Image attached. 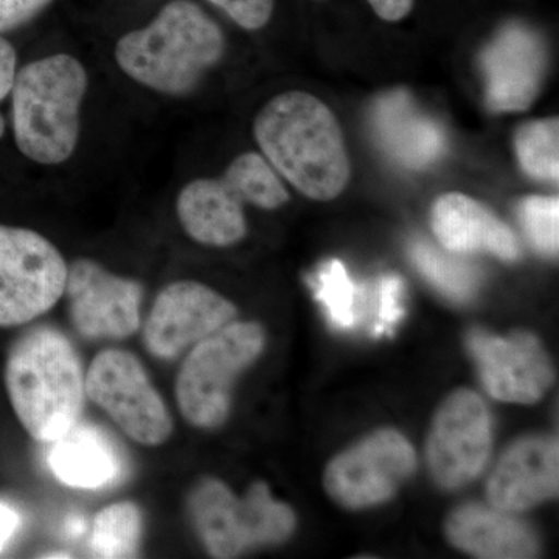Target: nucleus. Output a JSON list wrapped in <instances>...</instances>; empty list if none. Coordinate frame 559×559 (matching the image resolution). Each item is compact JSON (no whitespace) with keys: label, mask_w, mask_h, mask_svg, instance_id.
<instances>
[{"label":"nucleus","mask_w":559,"mask_h":559,"mask_svg":"<svg viewBox=\"0 0 559 559\" xmlns=\"http://www.w3.org/2000/svg\"><path fill=\"white\" fill-rule=\"evenodd\" d=\"M380 20L400 22L409 16L415 0H367Z\"/></svg>","instance_id":"nucleus-31"},{"label":"nucleus","mask_w":559,"mask_h":559,"mask_svg":"<svg viewBox=\"0 0 559 559\" xmlns=\"http://www.w3.org/2000/svg\"><path fill=\"white\" fill-rule=\"evenodd\" d=\"M242 204L275 210L289 201V193L275 168L263 154L248 151L235 157L221 176Z\"/></svg>","instance_id":"nucleus-22"},{"label":"nucleus","mask_w":559,"mask_h":559,"mask_svg":"<svg viewBox=\"0 0 559 559\" xmlns=\"http://www.w3.org/2000/svg\"><path fill=\"white\" fill-rule=\"evenodd\" d=\"M68 272V261L49 238L0 224V329L49 312L64 296Z\"/></svg>","instance_id":"nucleus-7"},{"label":"nucleus","mask_w":559,"mask_h":559,"mask_svg":"<svg viewBox=\"0 0 559 559\" xmlns=\"http://www.w3.org/2000/svg\"><path fill=\"white\" fill-rule=\"evenodd\" d=\"M49 463L58 480L81 489L108 487L123 469L112 441L100 429L80 423L53 441Z\"/></svg>","instance_id":"nucleus-20"},{"label":"nucleus","mask_w":559,"mask_h":559,"mask_svg":"<svg viewBox=\"0 0 559 559\" xmlns=\"http://www.w3.org/2000/svg\"><path fill=\"white\" fill-rule=\"evenodd\" d=\"M520 219L533 248L543 255H558V197L525 198L520 204Z\"/></svg>","instance_id":"nucleus-26"},{"label":"nucleus","mask_w":559,"mask_h":559,"mask_svg":"<svg viewBox=\"0 0 559 559\" xmlns=\"http://www.w3.org/2000/svg\"><path fill=\"white\" fill-rule=\"evenodd\" d=\"M226 53L218 22L193 0L165 3L150 24L124 33L114 58L128 79L167 97H187Z\"/></svg>","instance_id":"nucleus-2"},{"label":"nucleus","mask_w":559,"mask_h":559,"mask_svg":"<svg viewBox=\"0 0 559 559\" xmlns=\"http://www.w3.org/2000/svg\"><path fill=\"white\" fill-rule=\"evenodd\" d=\"M266 333L257 322H230L198 342L176 377V401L183 419L216 429L229 418L231 393L242 371L263 353Z\"/></svg>","instance_id":"nucleus-6"},{"label":"nucleus","mask_w":559,"mask_h":559,"mask_svg":"<svg viewBox=\"0 0 559 559\" xmlns=\"http://www.w3.org/2000/svg\"><path fill=\"white\" fill-rule=\"evenodd\" d=\"M411 259L417 270L451 300H469L479 289V271L450 250L441 252L428 241L415 240L411 245Z\"/></svg>","instance_id":"nucleus-24"},{"label":"nucleus","mask_w":559,"mask_h":559,"mask_svg":"<svg viewBox=\"0 0 559 559\" xmlns=\"http://www.w3.org/2000/svg\"><path fill=\"white\" fill-rule=\"evenodd\" d=\"M70 322L87 341H123L140 329L143 289L138 280L114 274L92 259L69 264L64 289Z\"/></svg>","instance_id":"nucleus-9"},{"label":"nucleus","mask_w":559,"mask_h":559,"mask_svg":"<svg viewBox=\"0 0 559 559\" xmlns=\"http://www.w3.org/2000/svg\"><path fill=\"white\" fill-rule=\"evenodd\" d=\"M559 447L555 437H525L503 452L487 485L495 509L518 513L558 498Z\"/></svg>","instance_id":"nucleus-16"},{"label":"nucleus","mask_w":559,"mask_h":559,"mask_svg":"<svg viewBox=\"0 0 559 559\" xmlns=\"http://www.w3.org/2000/svg\"><path fill=\"white\" fill-rule=\"evenodd\" d=\"M237 308L218 290L194 280H179L157 294L143 330L150 355L162 360L179 358L237 316Z\"/></svg>","instance_id":"nucleus-12"},{"label":"nucleus","mask_w":559,"mask_h":559,"mask_svg":"<svg viewBox=\"0 0 559 559\" xmlns=\"http://www.w3.org/2000/svg\"><path fill=\"white\" fill-rule=\"evenodd\" d=\"M51 3L53 0H0V35L36 20Z\"/></svg>","instance_id":"nucleus-29"},{"label":"nucleus","mask_w":559,"mask_h":559,"mask_svg":"<svg viewBox=\"0 0 559 559\" xmlns=\"http://www.w3.org/2000/svg\"><path fill=\"white\" fill-rule=\"evenodd\" d=\"M370 130L382 153L407 170H425L448 146L443 127L423 112L406 90L384 92L374 100Z\"/></svg>","instance_id":"nucleus-15"},{"label":"nucleus","mask_w":559,"mask_h":559,"mask_svg":"<svg viewBox=\"0 0 559 559\" xmlns=\"http://www.w3.org/2000/svg\"><path fill=\"white\" fill-rule=\"evenodd\" d=\"M20 514L11 507L0 503V550L10 543L20 527Z\"/></svg>","instance_id":"nucleus-32"},{"label":"nucleus","mask_w":559,"mask_h":559,"mask_svg":"<svg viewBox=\"0 0 559 559\" xmlns=\"http://www.w3.org/2000/svg\"><path fill=\"white\" fill-rule=\"evenodd\" d=\"M229 16L238 27L248 32L261 31L270 24L275 0H207Z\"/></svg>","instance_id":"nucleus-28"},{"label":"nucleus","mask_w":559,"mask_h":559,"mask_svg":"<svg viewBox=\"0 0 559 559\" xmlns=\"http://www.w3.org/2000/svg\"><path fill=\"white\" fill-rule=\"evenodd\" d=\"M253 135L275 171L310 200H334L347 187L352 167L340 121L314 95L271 98L253 120Z\"/></svg>","instance_id":"nucleus-1"},{"label":"nucleus","mask_w":559,"mask_h":559,"mask_svg":"<svg viewBox=\"0 0 559 559\" xmlns=\"http://www.w3.org/2000/svg\"><path fill=\"white\" fill-rule=\"evenodd\" d=\"M468 347L485 389L496 400L533 404L554 382L549 356L533 334L496 337L477 330L469 334Z\"/></svg>","instance_id":"nucleus-14"},{"label":"nucleus","mask_w":559,"mask_h":559,"mask_svg":"<svg viewBox=\"0 0 559 559\" xmlns=\"http://www.w3.org/2000/svg\"><path fill=\"white\" fill-rule=\"evenodd\" d=\"M87 91L90 73L70 53L47 55L17 69L10 120L22 156L46 167L68 162L79 148Z\"/></svg>","instance_id":"nucleus-4"},{"label":"nucleus","mask_w":559,"mask_h":559,"mask_svg":"<svg viewBox=\"0 0 559 559\" xmlns=\"http://www.w3.org/2000/svg\"><path fill=\"white\" fill-rule=\"evenodd\" d=\"M86 392L135 443L160 447L170 439L175 429L170 411L134 353L119 348L98 353L86 371Z\"/></svg>","instance_id":"nucleus-8"},{"label":"nucleus","mask_w":559,"mask_h":559,"mask_svg":"<svg viewBox=\"0 0 559 559\" xmlns=\"http://www.w3.org/2000/svg\"><path fill=\"white\" fill-rule=\"evenodd\" d=\"M310 283L334 329L353 330L366 320L370 323V331L373 329L377 318V286L353 282L340 260H329L320 264Z\"/></svg>","instance_id":"nucleus-21"},{"label":"nucleus","mask_w":559,"mask_h":559,"mask_svg":"<svg viewBox=\"0 0 559 559\" xmlns=\"http://www.w3.org/2000/svg\"><path fill=\"white\" fill-rule=\"evenodd\" d=\"M17 73V53L13 44L0 35V106L9 100ZM7 130V120L0 112V139Z\"/></svg>","instance_id":"nucleus-30"},{"label":"nucleus","mask_w":559,"mask_h":559,"mask_svg":"<svg viewBox=\"0 0 559 559\" xmlns=\"http://www.w3.org/2000/svg\"><path fill=\"white\" fill-rule=\"evenodd\" d=\"M189 513L210 557L237 558L245 551L285 543L296 527L294 511L272 498L264 481L240 499L218 479H202L189 496Z\"/></svg>","instance_id":"nucleus-5"},{"label":"nucleus","mask_w":559,"mask_h":559,"mask_svg":"<svg viewBox=\"0 0 559 559\" xmlns=\"http://www.w3.org/2000/svg\"><path fill=\"white\" fill-rule=\"evenodd\" d=\"M492 447L491 415L471 390H457L441 404L428 439V463L440 487L455 489L476 479Z\"/></svg>","instance_id":"nucleus-11"},{"label":"nucleus","mask_w":559,"mask_h":559,"mask_svg":"<svg viewBox=\"0 0 559 559\" xmlns=\"http://www.w3.org/2000/svg\"><path fill=\"white\" fill-rule=\"evenodd\" d=\"M11 407L33 440L53 443L79 425L86 406V371L75 345L53 326H36L14 342L5 364Z\"/></svg>","instance_id":"nucleus-3"},{"label":"nucleus","mask_w":559,"mask_h":559,"mask_svg":"<svg viewBox=\"0 0 559 559\" xmlns=\"http://www.w3.org/2000/svg\"><path fill=\"white\" fill-rule=\"evenodd\" d=\"M546 68V46L538 32L516 21L500 27L480 53L489 109L527 110L538 98Z\"/></svg>","instance_id":"nucleus-13"},{"label":"nucleus","mask_w":559,"mask_h":559,"mask_svg":"<svg viewBox=\"0 0 559 559\" xmlns=\"http://www.w3.org/2000/svg\"><path fill=\"white\" fill-rule=\"evenodd\" d=\"M377 285V318L371 333L374 336L390 333L395 323L403 318L404 283L399 275H382Z\"/></svg>","instance_id":"nucleus-27"},{"label":"nucleus","mask_w":559,"mask_h":559,"mask_svg":"<svg viewBox=\"0 0 559 559\" xmlns=\"http://www.w3.org/2000/svg\"><path fill=\"white\" fill-rule=\"evenodd\" d=\"M417 468L414 448L400 432L378 430L342 452L325 471L326 491L348 509H366L392 498Z\"/></svg>","instance_id":"nucleus-10"},{"label":"nucleus","mask_w":559,"mask_h":559,"mask_svg":"<svg viewBox=\"0 0 559 559\" xmlns=\"http://www.w3.org/2000/svg\"><path fill=\"white\" fill-rule=\"evenodd\" d=\"M142 532V511L134 502L112 503L95 516L91 533L92 554L105 559L135 558Z\"/></svg>","instance_id":"nucleus-23"},{"label":"nucleus","mask_w":559,"mask_h":559,"mask_svg":"<svg viewBox=\"0 0 559 559\" xmlns=\"http://www.w3.org/2000/svg\"><path fill=\"white\" fill-rule=\"evenodd\" d=\"M430 223L437 240L450 252H487L507 261L520 259V242L510 227L466 194L454 191L440 197L433 204Z\"/></svg>","instance_id":"nucleus-17"},{"label":"nucleus","mask_w":559,"mask_h":559,"mask_svg":"<svg viewBox=\"0 0 559 559\" xmlns=\"http://www.w3.org/2000/svg\"><path fill=\"white\" fill-rule=\"evenodd\" d=\"M242 201L223 178H198L180 189L176 215L191 240L229 248L248 234Z\"/></svg>","instance_id":"nucleus-18"},{"label":"nucleus","mask_w":559,"mask_h":559,"mask_svg":"<svg viewBox=\"0 0 559 559\" xmlns=\"http://www.w3.org/2000/svg\"><path fill=\"white\" fill-rule=\"evenodd\" d=\"M447 533L457 549L477 558L525 559L539 554L528 525L499 509L460 507L448 520Z\"/></svg>","instance_id":"nucleus-19"},{"label":"nucleus","mask_w":559,"mask_h":559,"mask_svg":"<svg viewBox=\"0 0 559 559\" xmlns=\"http://www.w3.org/2000/svg\"><path fill=\"white\" fill-rule=\"evenodd\" d=\"M514 150L525 175L540 182L558 183V119L535 120L522 124L514 135Z\"/></svg>","instance_id":"nucleus-25"}]
</instances>
